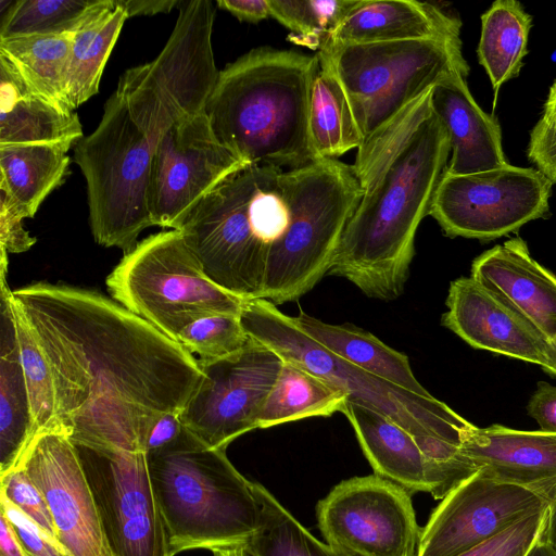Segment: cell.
<instances>
[{"mask_svg":"<svg viewBox=\"0 0 556 556\" xmlns=\"http://www.w3.org/2000/svg\"><path fill=\"white\" fill-rule=\"evenodd\" d=\"M12 300L42 350L55 415L74 443L144 452L167 413H179L204 374L177 341L97 291L38 282Z\"/></svg>","mask_w":556,"mask_h":556,"instance_id":"obj_1","label":"cell"},{"mask_svg":"<svg viewBox=\"0 0 556 556\" xmlns=\"http://www.w3.org/2000/svg\"><path fill=\"white\" fill-rule=\"evenodd\" d=\"M215 13L211 0L181 1L161 52L121 75L97 128L74 147L98 244L126 253L153 226L148 186L157 144L173 125L205 111L219 74L212 47Z\"/></svg>","mask_w":556,"mask_h":556,"instance_id":"obj_2","label":"cell"},{"mask_svg":"<svg viewBox=\"0 0 556 556\" xmlns=\"http://www.w3.org/2000/svg\"><path fill=\"white\" fill-rule=\"evenodd\" d=\"M432 88L363 142L352 165L363 193L329 273L374 299L402 294L418 226L447 167L451 142Z\"/></svg>","mask_w":556,"mask_h":556,"instance_id":"obj_3","label":"cell"},{"mask_svg":"<svg viewBox=\"0 0 556 556\" xmlns=\"http://www.w3.org/2000/svg\"><path fill=\"white\" fill-rule=\"evenodd\" d=\"M317 54L258 47L219 71L205 114L212 128L247 165L295 169L317 161L309 142Z\"/></svg>","mask_w":556,"mask_h":556,"instance_id":"obj_4","label":"cell"},{"mask_svg":"<svg viewBox=\"0 0 556 556\" xmlns=\"http://www.w3.org/2000/svg\"><path fill=\"white\" fill-rule=\"evenodd\" d=\"M295 169L251 164L224 180L179 231L206 276L243 300L263 299L270 248L291 218Z\"/></svg>","mask_w":556,"mask_h":556,"instance_id":"obj_5","label":"cell"},{"mask_svg":"<svg viewBox=\"0 0 556 556\" xmlns=\"http://www.w3.org/2000/svg\"><path fill=\"white\" fill-rule=\"evenodd\" d=\"M225 451L208 447L184 427L175 441L147 453L169 556L247 544L256 532L260 505L253 482Z\"/></svg>","mask_w":556,"mask_h":556,"instance_id":"obj_6","label":"cell"},{"mask_svg":"<svg viewBox=\"0 0 556 556\" xmlns=\"http://www.w3.org/2000/svg\"><path fill=\"white\" fill-rule=\"evenodd\" d=\"M240 320L249 337L341 390L349 402L387 416L414 437L462 445L472 427L433 395L407 391L331 353L268 300H245Z\"/></svg>","mask_w":556,"mask_h":556,"instance_id":"obj_7","label":"cell"},{"mask_svg":"<svg viewBox=\"0 0 556 556\" xmlns=\"http://www.w3.org/2000/svg\"><path fill=\"white\" fill-rule=\"evenodd\" d=\"M340 84L362 143L452 74H469L460 38L327 47L317 53Z\"/></svg>","mask_w":556,"mask_h":556,"instance_id":"obj_8","label":"cell"},{"mask_svg":"<svg viewBox=\"0 0 556 556\" xmlns=\"http://www.w3.org/2000/svg\"><path fill=\"white\" fill-rule=\"evenodd\" d=\"M362 187L353 167L337 159L295 168L288 229L269 250L263 299L295 301L330 271Z\"/></svg>","mask_w":556,"mask_h":556,"instance_id":"obj_9","label":"cell"},{"mask_svg":"<svg viewBox=\"0 0 556 556\" xmlns=\"http://www.w3.org/2000/svg\"><path fill=\"white\" fill-rule=\"evenodd\" d=\"M111 296L168 338L210 314L240 316L245 300L204 273L179 230L151 235L126 252L106 278Z\"/></svg>","mask_w":556,"mask_h":556,"instance_id":"obj_10","label":"cell"},{"mask_svg":"<svg viewBox=\"0 0 556 556\" xmlns=\"http://www.w3.org/2000/svg\"><path fill=\"white\" fill-rule=\"evenodd\" d=\"M552 185L532 167L506 164L467 175L445 169L429 215L447 237L493 240L546 217Z\"/></svg>","mask_w":556,"mask_h":556,"instance_id":"obj_11","label":"cell"},{"mask_svg":"<svg viewBox=\"0 0 556 556\" xmlns=\"http://www.w3.org/2000/svg\"><path fill=\"white\" fill-rule=\"evenodd\" d=\"M74 445L91 488L111 555L169 556L147 453Z\"/></svg>","mask_w":556,"mask_h":556,"instance_id":"obj_12","label":"cell"},{"mask_svg":"<svg viewBox=\"0 0 556 556\" xmlns=\"http://www.w3.org/2000/svg\"><path fill=\"white\" fill-rule=\"evenodd\" d=\"M199 364L204 377L181 412V421L208 447L226 450L238 437L258 429L283 358L250 337L238 352Z\"/></svg>","mask_w":556,"mask_h":556,"instance_id":"obj_13","label":"cell"},{"mask_svg":"<svg viewBox=\"0 0 556 556\" xmlns=\"http://www.w3.org/2000/svg\"><path fill=\"white\" fill-rule=\"evenodd\" d=\"M410 495L375 473L341 481L317 504L319 530L329 545L361 556H417Z\"/></svg>","mask_w":556,"mask_h":556,"instance_id":"obj_14","label":"cell"},{"mask_svg":"<svg viewBox=\"0 0 556 556\" xmlns=\"http://www.w3.org/2000/svg\"><path fill=\"white\" fill-rule=\"evenodd\" d=\"M245 166L217 138L205 111L179 121L162 137L151 162L152 225L178 230L208 193Z\"/></svg>","mask_w":556,"mask_h":556,"instance_id":"obj_15","label":"cell"},{"mask_svg":"<svg viewBox=\"0 0 556 556\" xmlns=\"http://www.w3.org/2000/svg\"><path fill=\"white\" fill-rule=\"evenodd\" d=\"M16 465L41 491L70 556H112L78 453L64 429L37 432Z\"/></svg>","mask_w":556,"mask_h":556,"instance_id":"obj_16","label":"cell"},{"mask_svg":"<svg viewBox=\"0 0 556 556\" xmlns=\"http://www.w3.org/2000/svg\"><path fill=\"white\" fill-rule=\"evenodd\" d=\"M548 501L479 471L455 486L421 528L417 556H460L520 519L543 510Z\"/></svg>","mask_w":556,"mask_h":556,"instance_id":"obj_17","label":"cell"},{"mask_svg":"<svg viewBox=\"0 0 556 556\" xmlns=\"http://www.w3.org/2000/svg\"><path fill=\"white\" fill-rule=\"evenodd\" d=\"M444 327L470 346L541 366L556 376V350L519 313L471 277L451 282Z\"/></svg>","mask_w":556,"mask_h":556,"instance_id":"obj_18","label":"cell"},{"mask_svg":"<svg viewBox=\"0 0 556 556\" xmlns=\"http://www.w3.org/2000/svg\"><path fill=\"white\" fill-rule=\"evenodd\" d=\"M462 452L484 477L523 486L547 501L556 491V433L472 425Z\"/></svg>","mask_w":556,"mask_h":556,"instance_id":"obj_19","label":"cell"},{"mask_svg":"<svg viewBox=\"0 0 556 556\" xmlns=\"http://www.w3.org/2000/svg\"><path fill=\"white\" fill-rule=\"evenodd\" d=\"M470 277L549 341L556 338V275L531 256L523 239L516 237L484 251L473 260Z\"/></svg>","mask_w":556,"mask_h":556,"instance_id":"obj_20","label":"cell"},{"mask_svg":"<svg viewBox=\"0 0 556 556\" xmlns=\"http://www.w3.org/2000/svg\"><path fill=\"white\" fill-rule=\"evenodd\" d=\"M466 78L455 73L432 88V108L444 124L451 142L446 170L467 175L500 168L507 163L497 118L472 98Z\"/></svg>","mask_w":556,"mask_h":556,"instance_id":"obj_21","label":"cell"},{"mask_svg":"<svg viewBox=\"0 0 556 556\" xmlns=\"http://www.w3.org/2000/svg\"><path fill=\"white\" fill-rule=\"evenodd\" d=\"M459 20L431 2L356 0L321 49L437 37L459 38Z\"/></svg>","mask_w":556,"mask_h":556,"instance_id":"obj_22","label":"cell"},{"mask_svg":"<svg viewBox=\"0 0 556 556\" xmlns=\"http://www.w3.org/2000/svg\"><path fill=\"white\" fill-rule=\"evenodd\" d=\"M83 138L75 111L38 92L0 55V144L52 143L71 149Z\"/></svg>","mask_w":556,"mask_h":556,"instance_id":"obj_23","label":"cell"},{"mask_svg":"<svg viewBox=\"0 0 556 556\" xmlns=\"http://www.w3.org/2000/svg\"><path fill=\"white\" fill-rule=\"evenodd\" d=\"M342 413L353 427L375 475L410 494L427 492L434 498L438 490L435 471L413 434L387 416L349 401Z\"/></svg>","mask_w":556,"mask_h":556,"instance_id":"obj_24","label":"cell"},{"mask_svg":"<svg viewBox=\"0 0 556 556\" xmlns=\"http://www.w3.org/2000/svg\"><path fill=\"white\" fill-rule=\"evenodd\" d=\"M1 274L0 475L9 471L37 433L21 365L10 288Z\"/></svg>","mask_w":556,"mask_h":556,"instance_id":"obj_25","label":"cell"},{"mask_svg":"<svg viewBox=\"0 0 556 556\" xmlns=\"http://www.w3.org/2000/svg\"><path fill=\"white\" fill-rule=\"evenodd\" d=\"M293 320L313 340L346 362L413 393L430 394L416 379L408 357L372 333L354 325L324 323L304 312Z\"/></svg>","mask_w":556,"mask_h":556,"instance_id":"obj_26","label":"cell"},{"mask_svg":"<svg viewBox=\"0 0 556 556\" xmlns=\"http://www.w3.org/2000/svg\"><path fill=\"white\" fill-rule=\"evenodd\" d=\"M127 18L117 0H98L75 31L65 80L71 110L98 93L104 66Z\"/></svg>","mask_w":556,"mask_h":556,"instance_id":"obj_27","label":"cell"},{"mask_svg":"<svg viewBox=\"0 0 556 556\" xmlns=\"http://www.w3.org/2000/svg\"><path fill=\"white\" fill-rule=\"evenodd\" d=\"M68 148L52 143L0 144V188L33 218L70 172Z\"/></svg>","mask_w":556,"mask_h":556,"instance_id":"obj_28","label":"cell"},{"mask_svg":"<svg viewBox=\"0 0 556 556\" xmlns=\"http://www.w3.org/2000/svg\"><path fill=\"white\" fill-rule=\"evenodd\" d=\"M531 26V15L516 0H497L481 16L477 54L494 90L493 108L501 86L520 73Z\"/></svg>","mask_w":556,"mask_h":556,"instance_id":"obj_29","label":"cell"},{"mask_svg":"<svg viewBox=\"0 0 556 556\" xmlns=\"http://www.w3.org/2000/svg\"><path fill=\"white\" fill-rule=\"evenodd\" d=\"M346 402L341 390L299 364L283 359L260 414L258 429L342 413Z\"/></svg>","mask_w":556,"mask_h":556,"instance_id":"obj_30","label":"cell"},{"mask_svg":"<svg viewBox=\"0 0 556 556\" xmlns=\"http://www.w3.org/2000/svg\"><path fill=\"white\" fill-rule=\"evenodd\" d=\"M74 34L0 39V55L29 86L67 111H73L67 103L65 80Z\"/></svg>","mask_w":556,"mask_h":556,"instance_id":"obj_31","label":"cell"},{"mask_svg":"<svg viewBox=\"0 0 556 556\" xmlns=\"http://www.w3.org/2000/svg\"><path fill=\"white\" fill-rule=\"evenodd\" d=\"M308 135L317 160L337 159L362 144L345 94L332 73L323 65L312 86Z\"/></svg>","mask_w":556,"mask_h":556,"instance_id":"obj_32","label":"cell"},{"mask_svg":"<svg viewBox=\"0 0 556 556\" xmlns=\"http://www.w3.org/2000/svg\"><path fill=\"white\" fill-rule=\"evenodd\" d=\"M260 521L245 544L252 556H361L313 536L262 484L253 482Z\"/></svg>","mask_w":556,"mask_h":556,"instance_id":"obj_33","label":"cell"},{"mask_svg":"<svg viewBox=\"0 0 556 556\" xmlns=\"http://www.w3.org/2000/svg\"><path fill=\"white\" fill-rule=\"evenodd\" d=\"M98 0H17L2 14L0 39L74 34Z\"/></svg>","mask_w":556,"mask_h":556,"instance_id":"obj_34","label":"cell"},{"mask_svg":"<svg viewBox=\"0 0 556 556\" xmlns=\"http://www.w3.org/2000/svg\"><path fill=\"white\" fill-rule=\"evenodd\" d=\"M356 0H268L270 17L291 34L289 40L319 51Z\"/></svg>","mask_w":556,"mask_h":556,"instance_id":"obj_35","label":"cell"},{"mask_svg":"<svg viewBox=\"0 0 556 556\" xmlns=\"http://www.w3.org/2000/svg\"><path fill=\"white\" fill-rule=\"evenodd\" d=\"M12 307L21 365L36 431L63 429L55 415L54 388L48 361L13 300Z\"/></svg>","mask_w":556,"mask_h":556,"instance_id":"obj_36","label":"cell"},{"mask_svg":"<svg viewBox=\"0 0 556 556\" xmlns=\"http://www.w3.org/2000/svg\"><path fill=\"white\" fill-rule=\"evenodd\" d=\"M240 316L210 314L187 325L177 342L199 361H215L241 350L249 341Z\"/></svg>","mask_w":556,"mask_h":556,"instance_id":"obj_37","label":"cell"},{"mask_svg":"<svg viewBox=\"0 0 556 556\" xmlns=\"http://www.w3.org/2000/svg\"><path fill=\"white\" fill-rule=\"evenodd\" d=\"M546 508L515 522L460 556H526L540 539Z\"/></svg>","mask_w":556,"mask_h":556,"instance_id":"obj_38","label":"cell"},{"mask_svg":"<svg viewBox=\"0 0 556 556\" xmlns=\"http://www.w3.org/2000/svg\"><path fill=\"white\" fill-rule=\"evenodd\" d=\"M0 494L58 540V532L39 488L20 465L0 475ZM59 541V540H58Z\"/></svg>","mask_w":556,"mask_h":556,"instance_id":"obj_39","label":"cell"},{"mask_svg":"<svg viewBox=\"0 0 556 556\" xmlns=\"http://www.w3.org/2000/svg\"><path fill=\"white\" fill-rule=\"evenodd\" d=\"M527 156L539 172L556 182V80L549 88L541 117L530 132Z\"/></svg>","mask_w":556,"mask_h":556,"instance_id":"obj_40","label":"cell"},{"mask_svg":"<svg viewBox=\"0 0 556 556\" xmlns=\"http://www.w3.org/2000/svg\"><path fill=\"white\" fill-rule=\"evenodd\" d=\"M0 511L5 516L26 556H70L53 535L1 494Z\"/></svg>","mask_w":556,"mask_h":556,"instance_id":"obj_41","label":"cell"},{"mask_svg":"<svg viewBox=\"0 0 556 556\" xmlns=\"http://www.w3.org/2000/svg\"><path fill=\"white\" fill-rule=\"evenodd\" d=\"M28 213L3 189L0 188V247L1 251L21 253L36 242L23 226Z\"/></svg>","mask_w":556,"mask_h":556,"instance_id":"obj_42","label":"cell"},{"mask_svg":"<svg viewBox=\"0 0 556 556\" xmlns=\"http://www.w3.org/2000/svg\"><path fill=\"white\" fill-rule=\"evenodd\" d=\"M527 410L538 422L540 430L556 433V387L540 381L529 400Z\"/></svg>","mask_w":556,"mask_h":556,"instance_id":"obj_43","label":"cell"},{"mask_svg":"<svg viewBox=\"0 0 556 556\" xmlns=\"http://www.w3.org/2000/svg\"><path fill=\"white\" fill-rule=\"evenodd\" d=\"M184 430L179 413H167L157 418L152 426L146 443L144 452L160 450L175 441Z\"/></svg>","mask_w":556,"mask_h":556,"instance_id":"obj_44","label":"cell"},{"mask_svg":"<svg viewBox=\"0 0 556 556\" xmlns=\"http://www.w3.org/2000/svg\"><path fill=\"white\" fill-rule=\"evenodd\" d=\"M216 5L243 22L258 23L270 17L268 0H218Z\"/></svg>","mask_w":556,"mask_h":556,"instance_id":"obj_45","label":"cell"},{"mask_svg":"<svg viewBox=\"0 0 556 556\" xmlns=\"http://www.w3.org/2000/svg\"><path fill=\"white\" fill-rule=\"evenodd\" d=\"M117 3L126 11L127 17L137 15H154L168 13L173 8L179 7V0H117Z\"/></svg>","mask_w":556,"mask_h":556,"instance_id":"obj_46","label":"cell"},{"mask_svg":"<svg viewBox=\"0 0 556 556\" xmlns=\"http://www.w3.org/2000/svg\"><path fill=\"white\" fill-rule=\"evenodd\" d=\"M0 556H26L5 516L0 511Z\"/></svg>","mask_w":556,"mask_h":556,"instance_id":"obj_47","label":"cell"},{"mask_svg":"<svg viewBox=\"0 0 556 556\" xmlns=\"http://www.w3.org/2000/svg\"><path fill=\"white\" fill-rule=\"evenodd\" d=\"M540 540L556 554V491L548 500L546 518Z\"/></svg>","mask_w":556,"mask_h":556,"instance_id":"obj_48","label":"cell"},{"mask_svg":"<svg viewBox=\"0 0 556 556\" xmlns=\"http://www.w3.org/2000/svg\"><path fill=\"white\" fill-rule=\"evenodd\" d=\"M211 552L213 553V556H252L245 544L215 548Z\"/></svg>","mask_w":556,"mask_h":556,"instance_id":"obj_49","label":"cell"},{"mask_svg":"<svg viewBox=\"0 0 556 556\" xmlns=\"http://www.w3.org/2000/svg\"><path fill=\"white\" fill-rule=\"evenodd\" d=\"M526 556H556V554L539 539Z\"/></svg>","mask_w":556,"mask_h":556,"instance_id":"obj_50","label":"cell"},{"mask_svg":"<svg viewBox=\"0 0 556 556\" xmlns=\"http://www.w3.org/2000/svg\"><path fill=\"white\" fill-rule=\"evenodd\" d=\"M556 350V338L554 340L551 341Z\"/></svg>","mask_w":556,"mask_h":556,"instance_id":"obj_51","label":"cell"}]
</instances>
